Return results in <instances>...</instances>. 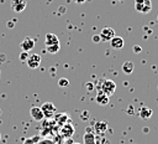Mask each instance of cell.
Masks as SVG:
<instances>
[{
	"mask_svg": "<svg viewBox=\"0 0 158 144\" xmlns=\"http://www.w3.org/2000/svg\"><path fill=\"white\" fill-rule=\"evenodd\" d=\"M83 144H95V133L91 128H86L83 135Z\"/></svg>",
	"mask_w": 158,
	"mask_h": 144,
	"instance_id": "cell-9",
	"label": "cell"
},
{
	"mask_svg": "<svg viewBox=\"0 0 158 144\" xmlns=\"http://www.w3.org/2000/svg\"><path fill=\"white\" fill-rule=\"evenodd\" d=\"M122 72L125 73V74H131L132 72H133V68H135V65H133V62L132 61H125L123 63H122Z\"/></svg>",
	"mask_w": 158,
	"mask_h": 144,
	"instance_id": "cell-17",
	"label": "cell"
},
{
	"mask_svg": "<svg viewBox=\"0 0 158 144\" xmlns=\"http://www.w3.org/2000/svg\"><path fill=\"white\" fill-rule=\"evenodd\" d=\"M20 47H21L22 51L28 52V51H31V50L35 47V40H33L32 37H25V38L21 41Z\"/></svg>",
	"mask_w": 158,
	"mask_h": 144,
	"instance_id": "cell-7",
	"label": "cell"
},
{
	"mask_svg": "<svg viewBox=\"0 0 158 144\" xmlns=\"http://www.w3.org/2000/svg\"><path fill=\"white\" fill-rule=\"evenodd\" d=\"M157 20H158V15H157Z\"/></svg>",
	"mask_w": 158,
	"mask_h": 144,
	"instance_id": "cell-31",
	"label": "cell"
},
{
	"mask_svg": "<svg viewBox=\"0 0 158 144\" xmlns=\"http://www.w3.org/2000/svg\"><path fill=\"white\" fill-rule=\"evenodd\" d=\"M54 118H56L57 124H59L60 127H62L63 124H65V123H68V122L70 120V118H69V115H68L67 113H59V114H54Z\"/></svg>",
	"mask_w": 158,
	"mask_h": 144,
	"instance_id": "cell-16",
	"label": "cell"
},
{
	"mask_svg": "<svg viewBox=\"0 0 158 144\" xmlns=\"http://www.w3.org/2000/svg\"><path fill=\"white\" fill-rule=\"evenodd\" d=\"M120 1H123V0H120Z\"/></svg>",
	"mask_w": 158,
	"mask_h": 144,
	"instance_id": "cell-33",
	"label": "cell"
},
{
	"mask_svg": "<svg viewBox=\"0 0 158 144\" xmlns=\"http://www.w3.org/2000/svg\"><path fill=\"white\" fill-rule=\"evenodd\" d=\"M68 84H69V81L67 78H59V81H58V86L59 87H67Z\"/></svg>",
	"mask_w": 158,
	"mask_h": 144,
	"instance_id": "cell-21",
	"label": "cell"
},
{
	"mask_svg": "<svg viewBox=\"0 0 158 144\" xmlns=\"http://www.w3.org/2000/svg\"><path fill=\"white\" fill-rule=\"evenodd\" d=\"M30 115H31V118H32L33 120H36V122H41V120H43V118H44V115H43V113H42V110H41L40 107H32V108L30 109Z\"/></svg>",
	"mask_w": 158,
	"mask_h": 144,
	"instance_id": "cell-10",
	"label": "cell"
},
{
	"mask_svg": "<svg viewBox=\"0 0 158 144\" xmlns=\"http://www.w3.org/2000/svg\"><path fill=\"white\" fill-rule=\"evenodd\" d=\"M27 6L26 0H11V7L15 12H22Z\"/></svg>",
	"mask_w": 158,
	"mask_h": 144,
	"instance_id": "cell-8",
	"label": "cell"
},
{
	"mask_svg": "<svg viewBox=\"0 0 158 144\" xmlns=\"http://www.w3.org/2000/svg\"><path fill=\"white\" fill-rule=\"evenodd\" d=\"M141 51H142L141 46H137V45H135V46H133V52H135V53H139Z\"/></svg>",
	"mask_w": 158,
	"mask_h": 144,
	"instance_id": "cell-25",
	"label": "cell"
},
{
	"mask_svg": "<svg viewBox=\"0 0 158 144\" xmlns=\"http://www.w3.org/2000/svg\"><path fill=\"white\" fill-rule=\"evenodd\" d=\"M27 57H28V52H25V51H22L21 53H20V56H19V58L21 60V61H26L27 60Z\"/></svg>",
	"mask_w": 158,
	"mask_h": 144,
	"instance_id": "cell-22",
	"label": "cell"
},
{
	"mask_svg": "<svg viewBox=\"0 0 158 144\" xmlns=\"http://www.w3.org/2000/svg\"><path fill=\"white\" fill-rule=\"evenodd\" d=\"M135 9L139 14H149L152 11L151 0H135Z\"/></svg>",
	"mask_w": 158,
	"mask_h": 144,
	"instance_id": "cell-1",
	"label": "cell"
},
{
	"mask_svg": "<svg viewBox=\"0 0 158 144\" xmlns=\"http://www.w3.org/2000/svg\"><path fill=\"white\" fill-rule=\"evenodd\" d=\"M107 128H109V124L105 120H100L94 124V132H96L98 134H104L107 130Z\"/></svg>",
	"mask_w": 158,
	"mask_h": 144,
	"instance_id": "cell-12",
	"label": "cell"
},
{
	"mask_svg": "<svg viewBox=\"0 0 158 144\" xmlns=\"http://www.w3.org/2000/svg\"><path fill=\"white\" fill-rule=\"evenodd\" d=\"M95 101H96V103H98L99 106H106V104H109V102H110V97L106 96V94L102 93V92H98Z\"/></svg>",
	"mask_w": 158,
	"mask_h": 144,
	"instance_id": "cell-14",
	"label": "cell"
},
{
	"mask_svg": "<svg viewBox=\"0 0 158 144\" xmlns=\"http://www.w3.org/2000/svg\"><path fill=\"white\" fill-rule=\"evenodd\" d=\"M73 2H75V4H84L86 0H72Z\"/></svg>",
	"mask_w": 158,
	"mask_h": 144,
	"instance_id": "cell-26",
	"label": "cell"
},
{
	"mask_svg": "<svg viewBox=\"0 0 158 144\" xmlns=\"http://www.w3.org/2000/svg\"><path fill=\"white\" fill-rule=\"evenodd\" d=\"M109 42H110L111 47H112V48H115V50H120V48H122V47H123V45H125L123 38H122V37H120V36H114Z\"/></svg>",
	"mask_w": 158,
	"mask_h": 144,
	"instance_id": "cell-13",
	"label": "cell"
},
{
	"mask_svg": "<svg viewBox=\"0 0 158 144\" xmlns=\"http://www.w3.org/2000/svg\"><path fill=\"white\" fill-rule=\"evenodd\" d=\"M59 43V38L57 37V35L48 32L44 36V45L46 46H52V45H58Z\"/></svg>",
	"mask_w": 158,
	"mask_h": 144,
	"instance_id": "cell-11",
	"label": "cell"
},
{
	"mask_svg": "<svg viewBox=\"0 0 158 144\" xmlns=\"http://www.w3.org/2000/svg\"><path fill=\"white\" fill-rule=\"evenodd\" d=\"M100 144H109V143H107V140H106L105 138H101V142H100Z\"/></svg>",
	"mask_w": 158,
	"mask_h": 144,
	"instance_id": "cell-28",
	"label": "cell"
},
{
	"mask_svg": "<svg viewBox=\"0 0 158 144\" xmlns=\"http://www.w3.org/2000/svg\"><path fill=\"white\" fill-rule=\"evenodd\" d=\"M25 62L27 63V66H28L30 68L35 70V68L40 67V65H41V56L37 55V53L28 55V57H27V60H26Z\"/></svg>",
	"mask_w": 158,
	"mask_h": 144,
	"instance_id": "cell-5",
	"label": "cell"
},
{
	"mask_svg": "<svg viewBox=\"0 0 158 144\" xmlns=\"http://www.w3.org/2000/svg\"><path fill=\"white\" fill-rule=\"evenodd\" d=\"M0 112H1V110H0Z\"/></svg>",
	"mask_w": 158,
	"mask_h": 144,
	"instance_id": "cell-34",
	"label": "cell"
},
{
	"mask_svg": "<svg viewBox=\"0 0 158 144\" xmlns=\"http://www.w3.org/2000/svg\"><path fill=\"white\" fill-rule=\"evenodd\" d=\"M37 144H54V140L49 139V138H43V139H40L37 142Z\"/></svg>",
	"mask_w": 158,
	"mask_h": 144,
	"instance_id": "cell-20",
	"label": "cell"
},
{
	"mask_svg": "<svg viewBox=\"0 0 158 144\" xmlns=\"http://www.w3.org/2000/svg\"><path fill=\"white\" fill-rule=\"evenodd\" d=\"M86 88H88V89H93V88H94V86H93V83H91V82H89V83H86Z\"/></svg>",
	"mask_w": 158,
	"mask_h": 144,
	"instance_id": "cell-27",
	"label": "cell"
},
{
	"mask_svg": "<svg viewBox=\"0 0 158 144\" xmlns=\"http://www.w3.org/2000/svg\"><path fill=\"white\" fill-rule=\"evenodd\" d=\"M59 48H60V45L59 43L58 45H52V46H46V50L49 53H57L59 51Z\"/></svg>",
	"mask_w": 158,
	"mask_h": 144,
	"instance_id": "cell-18",
	"label": "cell"
},
{
	"mask_svg": "<svg viewBox=\"0 0 158 144\" xmlns=\"http://www.w3.org/2000/svg\"><path fill=\"white\" fill-rule=\"evenodd\" d=\"M40 108H41L44 118H52L56 114V106L52 102H44Z\"/></svg>",
	"mask_w": 158,
	"mask_h": 144,
	"instance_id": "cell-3",
	"label": "cell"
},
{
	"mask_svg": "<svg viewBox=\"0 0 158 144\" xmlns=\"http://www.w3.org/2000/svg\"><path fill=\"white\" fill-rule=\"evenodd\" d=\"M101 92L105 93L106 96H112L116 91V83L112 81V79H102V83H101Z\"/></svg>",
	"mask_w": 158,
	"mask_h": 144,
	"instance_id": "cell-2",
	"label": "cell"
},
{
	"mask_svg": "<svg viewBox=\"0 0 158 144\" xmlns=\"http://www.w3.org/2000/svg\"><path fill=\"white\" fill-rule=\"evenodd\" d=\"M152 114H153V110L151 108H148V107H141L139 110H138V115L142 119H144V120L146 119H149L152 117Z\"/></svg>",
	"mask_w": 158,
	"mask_h": 144,
	"instance_id": "cell-15",
	"label": "cell"
},
{
	"mask_svg": "<svg viewBox=\"0 0 158 144\" xmlns=\"http://www.w3.org/2000/svg\"><path fill=\"white\" fill-rule=\"evenodd\" d=\"M80 118H81L83 120H86V119L89 118V112H88V110H83L81 114H80Z\"/></svg>",
	"mask_w": 158,
	"mask_h": 144,
	"instance_id": "cell-23",
	"label": "cell"
},
{
	"mask_svg": "<svg viewBox=\"0 0 158 144\" xmlns=\"http://www.w3.org/2000/svg\"><path fill=\"white\" fill-rule=\"evenodd\" d=\"M143 130H144V133H148V130H149V129H148V128H146V127H144V128H143Z\"/></svg>",
	"mask_w": 158,
	"mask_h": 144,
	"instance_id": "cell-29",
	"label": "cell"
},
{
	"mask_svg": "<svg viewBox=\"0 0 158 144\" xmlns=\"http://www.w3.org/2000/svg\"><path fill=\"white\" fill-rule=\"evenodd\" d=\"M0 138H1V134H0Z\"/></svg>",
	"mask_w": 158,
	"mask_h": 144,
	"instance_id": "cell-32",
	"label": "cell"
},
{
	"mask_svg": "<svg viewBox=\"0 0 158 144\" xmlns=\"http://www.w3.org/2000/svg\"><path fill=\"white\" fill-rule=\"evenodd\" d=\"M99 36H100V40H101V41L107 42V41H110V40H111L114 36H116V35H115V30H114L112 27H104V29L100 31Z\"/></svg>",
	"mask_w": 158,
	"mask_h": 144,
	"instance_id": "cell-6",
	"label": "cell"
},
{
	"mask_svg": "<svg viewBox=\"0 0 158 144\" xmlns=\"http://www.w3.org/2000/svg\"><path fill=\"white\" fill-rule=\"evenodd\" d=\"M74 132H75V129H74V125L70 123V120L60 127V135H62L63 138H65V139L72 138L73 134H74Z\"/></svg>",
	"mask_w": 158,
	"mask_h": 144,
	"instance_id": "cell-4",
	"label": "cell"
},
{
	"mask_svg": "<svg viewBox=\"0 0 158 144\" xmlns=\"http://www.w3.org/2000/svg\"><path fill=\"white\" fill-rule=\"evenodd\" d=\"M91 40H93V42H95V43H99L101 40H100V36L99 35H94L93 37H91Z\"/></svg>",
	"mask_w": 158,
	"mask_h": 144,
	"instance_id": "cell-24",
	"label": "cell"
},
{
	"mask_svg": "<svg viewBox=\"0 0 158 144\" xmlns=\"http://www.w3.org/2000/svg\"><path fill=\"white\" fill-rule=\"evenodd\" d=\"M40 135H35V137H31V138H27L22 144H37V142L40 140Z\"/></svg>",
	"mask_w": 158,
	"mask_h": 144,
	"instance_id": "cell-19",
	"label": "cell"
},
{
	"mask_svg": "<svg viewBox=\"0 0 158 144\" xmlns=\"http://www.w3.org/2000/svg\"><path fill=\"white\" fill-rule=\"evenodd\" d=\"M72 144H80V143H74V142H73V143H72Z\"/></svg>",
	"mask_w": 158,
	"mask_h": 144,
	"instance_id": "cell-30",
	"label": "cell"
}]
</instances>
